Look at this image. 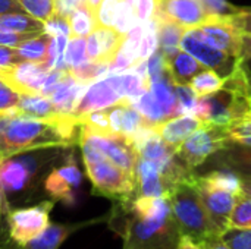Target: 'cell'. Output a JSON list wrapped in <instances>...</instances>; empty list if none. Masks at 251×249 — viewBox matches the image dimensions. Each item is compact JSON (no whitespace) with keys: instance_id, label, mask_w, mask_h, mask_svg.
I'll return each mask as SVG.
<instances>
[{"instance_id":"obj_1","label":"cell","mask_w":251,"mask_h":249,"mask_svg":"<svg viewBox=\"0 0 251 249\" xmlns=\"http://www.w3.org/2000/svg\"><path fill=\"white\" fill-rule=\"evenodd\" d=\"M76 126L79 123L74 116L47 120L21 113L16 109L0 113V157L71 145Z\"/></svg>"},{"instance_id":"obj_2","label":"cell","mask_w":251,"mask_h":249,"mask_svg":"<svg viewBox=\"0 0 251 249\" xmlns=\"http://www.w3.org/2000/svg\"><path fill=\"white\" fill-rule=\"evenodd\" d=\"M106 223L122 239V249H174L181 233L172 211L157 217L135 214L126 200L113 201Z\"/></svg>"},{"instance_id":"obj_3","label":"cell","mask_w":251,"mask_h":249,"mask_svg":"<svg viewBox=\"0 0 251 249\" xmlns=\"http://www.w3.org/2000/svg\"><path fill=\"white\" fill-rule=\"evenodd\" d=\"M169 201L181 236H188L200 245L210 238L219 236L212 227L200 192L194 183V176L190 181L178 183L169 194Z\"/></svg>"},{"instance_id":"obj_4","label":"cell","mask_w":251,"mask_h":249,"mask_svg":"<svg viewBox=\"0 0 251 249\" xmlns=\"http://www.w3.org/2000/svg\"><path fill=\"white\" fill-rule=\"evenodd\" d=\"M79 144L85 170L96 194L107 197L113 201L132 198L135 189L134 176L110 161L87 139L79 138Z\"/></svg>"},{"instance_id":"obj_5","label":"cell","mask_w":251,"mask_h":249,"mask_svg":"<svg viewBox=\"0 0 251 249\" xmlns=\"http://www.w3.org/2000/svg\"><path fill=\"white\" fill-rule=\"evenodd\" d=\"M24 154H15L0 161V188L9 204L12 197H22L24 201H29L41 178L46 179L47 176H44V170L51 158L32 156L28 151Z\"/></svg>"},{"instance_id":"obj_6","label":"cell","mask_w":251,"mask_h":249,"mask_svg":"<svg viewBox=\"0 0 251 249\" xmlns=\"http://www.w3.org/2000/svg\"><path fill=\"white\" fill-rule=\"evenodd\" d=\"M194 114L203 122L228 126L234 120L250 116V97L221 88L212 94L199 97Z\"/></svg>"},{"instance_id":"obj_7","label":"cell","mask_w":251,"mask_h":249,"mask_svg":"<svg viewBox=\"0 0 251 249\" xmlns=\"http://www.w3.org/2000/svg\"><path fill=\"white\" fill-rule=\"evenodd\" d=\"M53 207L54 201L49 200L28 207L10 208L4 216L9 238L18 247H25L50 225V213Z\"/></svg>"},{"instance_id":"obj_8","label":"cell","mask_w":251,"mask_h":249,"mask_svg":"<svg viewBox=\"0 0 251 249\" xmlns=\"http://www.w3.org/2000/svg\"><path fill=\"white\" fill-rule=\"evenodd\" d=\"M226 144L225 126L204 122L178 148L176 156L187 169L196 172L210 156Z\"/></svg>"},{"instance_id":"obj_9","label":"cell","mask_w":251,"mask_h":249,"mask_svg":"<svg viewBox=\"0 0 251 249\" xmlns=\"http://www.w3.org/2000/svg\"><path fill=\"white\" fill-rule=\"evenodd\" d=\"M179 48L194 56L206 69L215 70L222 79L231 76L240 62V59L229 56L204 41L197 28H188L184 31L179 41Z\"/></svg>"},{"instance_id":"obj_10","label":"cell","mask_w":251,"mask_h":249,"mask_svg":"<svg viewBox=\"0 0 251 249\" xmlns=\"http://www.w3.org/2000/svg\"><path fill=\"white\" fill-rule=\"evenodd\" d=\"M81 138L87 139L110 161H113L116 166H119L126 173L134 176L137 160H138V151L128 136L115 132L97 134V132L87 131L85 128L81 126Z\"/></svg>"},{"instance_id":"obj_11","label":"cell","mask_w":251,"mask_h":249,"mask_svg":"<svg viewBox=\"0 0 251 249\" xmlns=\"http://www.w3.org/2000/svg\"><path fill=\"white\" fill-rule=\"evenodd\" d=\"M82 183V173L76 166L74 157H69L66 163L54 167L44 179L43 188L51 201H60L65 205H74L76 203L78 191Z\"/></svg>"},{"instance_id":"obj_12","label":"cell","mask_w":251,"mask_h":249,"mask_svg":"<svg viewBox=\"0 0 251 249\" xmlns=\"http://www.w3.org/2000/svg\"><path fill=\"white\" fill-rule=\"evenodd\" d=\"M194 183L200 192V197L206 208V213L210 219L212 227L215 233L221 236V233L229 227V217L234 210L237 197L232 195L231 192L210 186L209 183L201 181L200 176L196 173H194Z\"/></svg>"},{"instance_id":"obj_13","label":"cell","mask_w":251,"mask_h":249,"mask_svg":"<svg viewBox=\"0 0 251 249\" xmlns=\"http://www.w3.org/2000/svg\"><path fill=\"white\" fill-rule=\"evenodd\" d=\"M49 72L46 63L22 62L13 68L0 69V81L19 94H41Z\"/></svg>"},{"instance_id":"obj_14","label":"cell","mask_w":251,"mask_h":249,"mask_svg":"<svg viewBox=\"0 0 251 249\" xmlns=\"http://www.w3.org/2000/svg\"><path fill=\"white\" fill-rule=\"evenodd\" d=\"M153 16L159 22H176L185 29L197 28L207 19V13L200 0H156Z\"/></svg>"},{"instance_id":"obj_15","label":"cell","mask_w":251,"mask_h":249,"mask_svg":"<svg viewBox=\"0 0 251 249\" xmlns=\"http://www.w3.org/2000/svg\"><path fill=\"white\" fill-rule=\"evenodd\" d=\"M197 31L215 48L222 50L224 53L240 59V44H241V32H238L228 18L207 16L204 22L197 26Z\"/></svg>"},{"instance_id":"obj_16","label":"cell","mask_w":251,"mask_h":249,"mask_svg":"<svg viewBox=\"0 0 251 249\" xmlns=\"http://www.w3.org/2000/svg\"><path fill=\"white\" fill-rule=\"evenodd\" d=\"M200 167H204V172L226 169L237 173L241 179H251V147L226 141V144L210 156Z\"/></svg>"},{"instance_id":"obj_17","label":"cell","mask_w":251,"mask_h":249,"mask_svg":"<svg viewBox=\"0 0 251 249\" xmlns=\"http://www.w3.org/2000/svg\"><path fill=\"white\" fill-rule=\"evenodd\" d=\"M121 101H122L121 94L118 92V90L113 87V84L110 82V79L106 75L104 78H100L87 87V90L81 95L79 101L76 103V106L72 112V116L78 120L79 117H82L91 112L109 109Z\"/></svg>"},{"instance_id":"obj_18","label":"cell","mask_w":251,"mask_h":249,"mask_svg":"<svg viewBox=\"0 0 251 249\" xmlns=\"http://www.w3.org/2000/svg\"><path fill=\"white\" fill-rule=\"evenodd\" d=\"M135 189L134 197H169L174 186L163 176L160 166L156 161H150L138 157L134 172Z\"/></svg>"},{"instance_id":"obj_19","label":"cell","mask_w":251,"mask_h":249,"mask_svg":"<svg viewBox=\"0 0 251 249\" xmlns=\"http://www.w3.org/2000/svg\"><path fill=\"white\" fill-rule=\"evenodd\" d=\"M106 222V216L99 219H90L85 222H76V223H51L31 242H28L21 249H59L63 242L74 233L87 229L90 226H96L99 223Z\"/></svg>"},{"instance_id":"obj_20","label":"cell","mask_w":251,"mask_h":249,"mask_svg":"<svg viewBox=\"0 0 251 249\" xmlns=\"http://www.w3.org/2000/svg\"><path fill=\"white\" fill-rule=\"evenodd\" d=\"M90 84L78 82L69 72L68 75L49 92V98L53 103L56 112L62 116H72V112L79 101L81 95Z\"/></svg>"},{"instance_id":"obj_21","label":"cell","mask_w":251,"mask_h":249,"mask_svg":"<svg viewBox=\"0 0 251 249\" xmlns=\"http://www.w3.org/2000/svg\"><path fill=\"white\" fill-rule=\"evenodd\" d=\"M204 122L196 114H181L156 126L157 134L175 150Z\"/></svg>"},{"instance_id":"obj_22","label":"cell","mask_w":251,"mask_h":249,"mask_svg":"<svg viewBox=\"0 0 251 249\" xmlns=\"http://www.w3.org/2000/svg\"><path fill=\"white\" fill-rule=\"evenodd\" d=\"M168 72L176 85H188L191 79L206 68L190 53L179 50L171 60L166 62Z\"/></svg>"},{"instance_id":"obj_23","label":"cell","mask_w":251,"mask_h":249,"mask_svg":"<svg viewBox=\"0 0 251 249\" xmlns=\"http://www.w3.org/2000/svg\"><path fill=\"white\" fill-rule=\"evenodd\" d=\"M16 110L38 119H47V120H57L66 116H62L56 112L53 103L49 97L41 94H21L19 103L16 106Z\"/></svg>"},{"instance_id":"obj_24","label":"cell","mask_w":251,"mask_h":249,"mask_svg":"<svg viewBox=\"0 0 251 249\" xmlns=\"http://www.w3.org/2000/svg\"><path fill=\"white\" fill-rule=\"evenodd\" d=\"M149 91L154 95V98L163 106V109L168 112L169 117H176V94H175V82L172 81L168 70H165L162 75L151 78L149 81Z\"/></svg>"},{"instance_id":"obj_25","label":"cell","mask_w":251,"mask_h":249,"mask_svg":"<svg viewBox=\"0 0 251 249\" xmlns=\"http://www.w3.org/2000/svg\"><path fill=\"white\" fill-rule=\"evenodd\" d=\"M185 28L172 21H162L159 22L157 29V40H159V50L163 53L166 62L171 60L181 48L179 41L184 34Z\"/></svg>"},{"instance_id":"obj_26","label":"cell","mask_w":251,"mask_h":249,"mask_svg":"<svg viewBox=\"0 0 251 249\" xmlns=\"http://www.w3.org/2000/svg\"><path fill=\"white\" fill-rule=\"evenodd\" d=\"M93 32L99 44V53H100L99 62L110 63L118 54L125 35L118 32L115 28H107V26H96Z\"/></svg>"},{"instance_id":"obj_27","label":"cell","mask_w":251,"mask_h":249,"mask_svg":"<svg viewBox=\"0 0 251 249\" xmlns=\"http://www.w3.org/2000/svg\"><path fill=\"white\" fill-rule=\"evenodd\" d=\"M0 29L22 32V34H40L44 32V22L25 13H7L0 15Z\"/></svg>"},{"instance_id":"obj_28","label":"cell","mask_w":251,"mask_h":249,"mask_svg":"<svg viewBox=\"0 0 251 249\" xmlns=\"http://www.w3.org/2000/svg\"><path fill=\"white\" fill-rule=\"evenodd\" d=\"M143 117L144 120L151 125V126H157L166 120H169V114L168 112L163 109V106L154 98V95L147 90L140 98H137L132 104H131Z\"/></svg>"},{"instance_id":"obj_29","label":"cell","mask_w":251,"mask_h":249,"mask_svg":"<svg viewBox=\"0 0 251 249\" xmlns=\"http://www.w3.org/2000/svg\"><path fill=\"white\" fill-rule=\"evenodd\" d=\"M51 38L49 34L41 32L26 41H24L22 44H19L18 53L21 54V57L25 62H32V63H46L47 56H49V48H50V43Z\"/></svg>"},{"instance_id":"obj_30","label":"cell","mask_w":251,"mask_h":249,"mask_svg":"<svg viewBox=\"0 0 251 249\" xmlns=\"http://www.w3.org/2000/svg\"><path fill=\"white\" fill-rule=\"evenodd\" d=\"M199 176H200L201 181H204L206 183H209L213 188L231 192L235 197L241 195V178L237 173L231 172V170L213 169V170L204 172V173H201Z\"/></svg>"},{"instance_id":"obj_31","label":"cell","mask_w":251,"mask_h":249,"mask_svg":"<svg viewBox=\"0 0 251 249\" xmlns=\"http://www.w3.org/2000/svg\"><path fill=\"white\" fill-rule=\"evenodd\" d=\"M68 21L71 26V37H88L96 28L94 9H91L88 3H84L68 16Z\"/></svg>"},{"instance_id":"obj_32","label":"cell","mask_w":251,"mask_h":249,"mask_svg":"<svg viewBox=\"0 0 251 249\" xmlns=\"http://www.w3.org/2000/svg\"><path fill=\"white\" fill-rule=\"evenodd\" d=\"M69 73L78 82L90 84V82H94V81L109 75V63L87 60V62H84L82 65H79L76 68H71Z\"/></svg>"},{"instance_id":"obj_33","label":"cell","mask_w":251,"mask_h":249,"mask_svg":"<svg viewBox=\"0 0 251 249\" xmlns=\"http://www.w3.org/2000/svg\"><path fill=\"white\" fill-rule=\"evenodd\" d=\"M188 85L193 88V91L199 97H201V95H207V94H212V92L221 90L224 87V79L215 70L204 69L203 72L196 75Z\"/></svg>"},{"instance_id":"obj_34","label":"cell","mask_w":251,"mask_h":249,"mask_svg":"<svg viewBox=\"0 0 251 249\" xmlns=\"http://www.w3.org/2000/svg\"><path fill=\"white\" fill-rule=\"evenodd\" d=\"M87 37H69L65 50V65L68 69L87 62Z\"/></svg>"},{"instance_id":"obj_35","label":"cell","mask_w":251,"mask_h":249,"mask_svg":"<svg viewBox=\"0 0 251 249\" xmlns=\"http://www.w3.org/2000/svg\"><path fill=\"white\" fill-rule=\"evenodd\" d=\"M221 241L229 249H251V227L229 226L221 233Z\"/></svg>"},{"instance_id":"obj_36","label":"cell","mask_w":251,"mask_h":249,"mask_svg":"<svg viewBox=\"0 0 251 249\" xmlns=\"http://www.w3.org/2000/svg\"><path fill=\"white\" fill-rule=\"evenodd\" d=\"M137 23H140L138 18H137V12L135 7L131 6L126 1H121L119 7H118V13L115 18V23L113 28L121 32L122 35H126Z\"/></svg>"},{"instance_id":"obj_37","label":"cell","mask_w":251,"mask_h":249,"mask_svg":"<svg viewBox=\"0 0 251 249\" xmlns=\"http://www.w3.org/2000/svg\"><path fill=\"white\" fill-rule=\"evenodd\" d=\"M229 226L251 227V198L238 195L229 217Z\"/></svg>"},{"instance_id":"obj_38","label":"cell","mask_w":251,"mask_h":249,"mask_svg":"<svg viewBox=\"0 0 251 249\" xmlns=\"http://www.w3.org/2000/svg\"><path fill=\"white\" fill-rule=\"evenodd\" d=\"M175 94H176V116L181 114H194L199 95L193 91L190 85H176L175 84Z\"/></svg>"},{"instance_id":"obj_39","label":"cell","mask_w":251,"mask_h":249,"mask_svg":"<svg viewBox=\"0 0 251 249\" xmlns=\"http://www.w3.org/2000/svg\"><path fill=\"white\" fill-rule=\"evenodd\" d=\"M122 0H101L94 9L96 26H107L113 28L115 18L118 13V7Z\"/></svg>"},{"instance_id":"obj_40","label":"cell","mask_w":251,"mask_h":249,"mask_svg":"<svg viewBox=\"0 0 251 249\" xmlns=\"http://www.w3.org/2000/svg\"><path fill=\"white\" fill-rule=\"evenodd\" d=\"M25 13L40 19L47 21L51 15H54V0H16Z\"/></svg>"},{"instance_id":"obj_41","label":"cell","mask_w":251,"mask_h":249,"mask_svg":"<svg viewBox=\"0 0 251 249\" xmlns=\"http://www.w3.org/2000/svg\"><path fill=\"white\" fill-rule=\"evenodd\" d=\"M207 16H218V18H229L241 12L243 7H237L231 4L228 0H200Z\"/></svg>"},{"instance_id":"obj_42","label":"cell","mask_w":251,"mask_h":249,"mask_svg":"<svg viewBox=\"0 0 251 249\" xmlns=\"http://www.w3.org/2000/svg\"><path fill=\"white\" fill-rule=\"evenodd\" d=\"M44 32L49 34L50 37H59V35L71 37V26L68 18L59 13L51 15L47 21H44Z\"/></svg>"},{"instance_id":"obj_43","label":"cell","mask_w":251,"mask_h":249,"mask_svg":"<svg viewBox=\"0 0 251 249\" xmlns=\"http://www.w3.org/2000/svg\"><path fill=\"white\" fill-rule=\"evenodd\" d=\"M21 94L12 90L7 84L0 81V113L10 112L16 109Z\"/></svg>"},{"instance_id":"obj_44","label":"cell","mask_w":251,"mask_h":249,"mask_svg":"<svg viewBox=\"0 0 251 249\" xmlns=\"http://www.w3.org/2000/svg\"><path fill=\"white\" fill-rule=\"evenodd\" d=\"M165 70H168L166 59H165V56H163V53L160 50H156L147 59V75H149V81L151 78H156V76L162 75Z\"/></svg>"},{"instance_id":"obj_45","label":"cell","mask_w":251,"mask_h":249,"mask_svg":"<svg viewBox=\"0 0 251 249\" xmlns=\"http://www.w3.org/2000/svg\"><path fill=\"white\" fill-rule=\"evenodd\" d=\"M22 62H25V60L21 57L16 47L0 45V69L13 68L16 65L22 63Z\"/></svg>"},{"instance_id":"obj_46","label":"cell","mask_w":251,"mask_h":249,"mask_svg":"<svg viewBox=\"0 0 251 249\" xmlns=\"http://www.w3.org/2000/svg\"><path fill=\"white\" fill-rule=\"evenodd\" d=\"M231 25L241 34H251V9H241L240 13L229 16Z\"/></svg>"},{"instance_id":"obj_47","label":"cell","mask_w":251,"mask_h":249,"mask_svg":"<svg viewBox=\"0 0 251 249\" xmlns=\"http://www.w3.org/2000/svg\"><path fill=\"white\" fill-rule=\"evenodd\" d=\"M41 34V32H40ZM38 34H22V32H12L6 29H0V45H7V47H18L24 41L35 37Z\"/></svg>"},{"instance_id":"obj_48","label":"cell","mask_w":251,"mask_h":249,"mask_svg":"<svg viewBox=\"0 0 251 249\" xmlns=\"http://www.w3.org/2000/svg\"><path fill=\"white\" fill-rule=\"evenodd\" d=\"M156 0H135V12L140 22L150 19L154 15Z\"/></svg>"},{"instance_id":"obj_49","label":"cell","mask_w":251,"mask_h":249,"mask_svg":"<svg viewBox=\"0 0 251 249\" xmlns=\"http://www.w3.org/2000/svg\"><path fill=\"white\" fill-rule=\"evenodd\" d=\"M87 3V0H54V13L68 18L76 7Z\"/></svg>"},{"instance_id":"obj_50","label":"cell","mask_w":251,"mask_h":249,"mask_svg":"<svg viewBox=\"0 0 251 249\" xmlns=\"http://www.w3.org/2000/svg\"><path fill=\"white\" fill-rule=\"evenodd\" d=\"M0 249H21L18 247L7 233V227L4 223V217H0Z\"/></svg>"},{"instance_id":"obj_51","label":"cell","mask_w":251,"mask_h":249,"mask_svg":"<svg viewBox=\"0 0 251 249\" xmlns=\"http://www.w3.org/2000/svg\"><path fill=\"white\" fill-rule=\"evenodd\" d=\"M25 12L16 0H0V15Z\"/></svg>"},{"instance_id":"obj_52","label":"cell","mask_w":251,"mask_h":249,"mask_svg":"<svg viewBox=\"0 0 251 249\" xmlns=\"http://www.w3.org/2000/svg\"><path fill=\"white\" fill-rule=\"evenodd\" d=\"M251 57V34H241L240 44V60Z\"/></svg>"},{"instance_id":"obj_53","label":"cell","mask_w":251,"mask_h":249,"mask_svg":"<svg viewBox=\"0 0 251 249\" xmlns=\"http://www.w3.org/2000/svg\"><path fill=\"white\" fill-rule=\"evenodd\" d=\"M174 249H203V247L200 244L194 242L188 236H181L179 241H178V244H176V247Z\"/></svg>"},{"instance_id":"obj_54","label":"cell","mask_w":251,"mask_h":249,"mask_svg":"<svg viewBox=\"0 0 251 249\" xmlns=\"http://www.w3.org/2000/svg\"><path fill=\"white\" fill-rule=\"evenodd\" d=\"M201 247H203V249H229L221 241V236H215V238L207 239L206 242L201 244Z\"/></svg>"},{"instance_id":"obj_55","label":"cell","mask_w":251,"mask_h":249,"mask_svg":"<svg viewBox=\"0 0 251 249\" xmlns=\"http://www.w3.org/2000/svg\"><path fill=\"white\" fill-rule=\"evenodd\" d=\"M10 208H12V207H10V204H9V201H7V198H6V195L3 194V191H1V188H0V217H4V216L9 213Z\"/></svg>"},{"instance_id":"obj_56","label":"cell","mask_w":251,"mask_h":249,"mask_svg":"<svg viewBox=\"0 0 251 249\" xmlns=\"http://www.w3.org/2000/svg\"><path fill=\"white\" fill-rule=\"evenodd\" d=\"M241 195L251 198V179H241Z\"/></svg>"},{"instance_id":"obj_57","label":"cell","mask_w":251,"mask_h":249,"mask_svg":"<svg viewBox=\"0 0 251 249\" xmlns=\"http://www.w3.org/2000/svg\"><path fill=\"white\" fill-rule=\"evenodd\" d=\"M240 63H241V66H243V69H244V72H246L249 81H251V57L244 59V60H240Z\"/></svg>"},{"instance_id":"obj_58","label":"cell","mask_w":251,"mask_h":249,"mask_svg":"<svg viewBox=\"0 0 251 249\" xmlns=\"http://www.w3.org/2000/svg\"><path fill=\"white\" fill-rule=\"evenodd\" d=\"M100 1H101V0H87V3H88V6H90L91 9H96L97 4H99Z\"/></svg>"},{"instance_id":"obj_59","label":"cell","mask_w":251,"mask_h":249,"mask_svg":"<svg viewBox=\"0 0 251 249\" xmlns=\"http://www.w3.org/2000/svg\"><path fill=\"white\" fill-rule=\"evenodd\" d=\"M250 103H251V95H250Z\"/></svg>"},{"instance_id":"obj_60","label":"cell","mask_w":251,"mask_h":249,"mask_svg":"<svg viewBox=\"0 0 251 249\" xmlns=\"http://www.w3.org/2000/svg\"><path fill=\"white\" fill-rule=\"evenodd\" d=\"M0 161H1V157H0Z\"/></svg>"}]
</instances>
